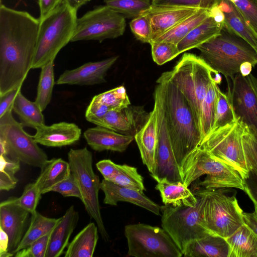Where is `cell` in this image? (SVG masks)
Masks as SVG:
<instances>
[{"mask_svg":"<svg viewBox=\"0 0 257 257\" xmlns=\"http://www.w3.org/2000/svg\"><path fill=\"white\" fill-rule=\"evenodd\" d=\"M18 182L15 176H11L0 173V190L9 191L14 189Z\"/></svg>","mask_w":257,"mask_h":257,"instance_id":"54","label":"cell"},{"mask_svg":"<svg viewBox=\"0 0 257 257\" xmlns=\"http://www.w3.org/2000/svg\"><path fill=\"white\" fill-rule=\"evenodd\" d=\"M245 223L257 234V217L254 212H243Z\"/></svg>","mask_w":257,"mask_h":257,"instance_id":"56","label":"cell"},{"mask_svg":"<svg viewBox=\"0 0 257 257\" xmlns=\"http://www.w3.org/2000/svg\"><path fill=\"white\" fill-rule=\"evenodd\" d=\"M244 190L249 198L257 202V176L249 172L248 177L244 180Z\"/></svg>","mask_w":257,"mask_h":257,"instance_id":"53","label":"cell"},{"mask_svg":"<svg viewBox=\"0 0 257 257\" xmlns=\"http://www.w3.org/2000/svg\"><path fill=\"white\" fill-rule=\"evenodd\" d=\"M51 232L34 241L15 254L16 257H45Z\"/></svg>","mask_w":257,"mask_h":257,"instance_id":"47","label":"cell"},{"mask_svg":"<svg viewBox=\"0 0 257 257\" xmlns=\"http://www.w3.org/2000/svg\"><path fill=\"white\" fill-rule=\"evenodd\" d=\"M41 169L35 182L42 194L50 192L53 187L66 179L71 173L68 162L61 158L49 160Z\"/></svg>","mask_w":257,"mask_h":257,"instance_id":"31","label":"cell"},{"mask_svg":"<svg viewBox=\"0 0 257 257\" xmlns=\"http://www.w3.org/2000/svg\"><path fill=\"white\" fill-rule=\"evenodd\" d=\"M152 56L154 61L162 65L180 54L177 45L166 42H151Z\"/></svg>","mask_w":257,"mask_h":257,"instance_id":"42","label":"cell"},{"mask_svg":"<svg viewBox=\"0 0 257 257\" xmlns=\"http://www.w3.org/2000/svg\"><path fill=\"white\" fill-rule=\"evenodd\" d=\"M64 0H39L40 9L39 20H41L61 5Z\"/></svg>","mask_w":257,"mask_h":257,"instance_id":"52","label":"cell"},{"mask_svg":"<svg viewBox=\"0 0 257 257\" xmlns=\"http://www.w3.org/2000/svg\"><path fill=\"white\" fill-rule=\"evenodd\" d=\"M108 6L125 18L134 19L151 6L150 0H104Z\"/></svg>","mask_w":257,"mask_h":257,"instance_id":"39","label":"cell"},{"mask_svg":"<svg viewBox=\"0 0 257 257\" xmlns=\"http://www.w3.org/2000/svg\"><path fill=\"white\" fill-rule=\"evenodd\" d=\"M231 103L236 120L257 133V78L236 74L231 79Z\"/></svg>","mask_w":257,"mask_h":257,"instance_id":"15","label":"cell"},{"mask_svg":"<svg viewBox=\"0 0 257 257\" xmlns=\"http://www.w3.org/2000/svg\"><path fill=\"white\" fill-rule=\"evenodd\" d=\"M64 1L76 10L88 2L87 0H64Z\"/></svg>","mask_w":257,"mask_h":257,"instance_id":"57","label":"cell"},{"mask_svg":"<svg viewBox=\"0 0 257 257\" xmlns=\"http://www.w3.org/2000/svg\"><path fill=\"white\" fill-rule=\"evenodd\" d=\"M157 110L154 104L150 117L144 126L135 136L142 160L150 173L153 171L157 142Z\"/></svg>","mask_w":257,"mask_h":257,"instance_id":"26","label":"cell"},{"mask_svg":"<svg viewBox=\"0 0 257 257\" xmlns=\"http://www.w3.org/2000/svg\"><path fill=\"white\" fill-rule=\"evenodd\" d=\"M9 238L7 233L0 228V257L13 256L9 252Z\"/></svg>","mask_w":257,"mask_h":257,"instance_id":"55","label":"cell"},{"mask_svg":"<svg viewBox=\"0 0 257 257\" xmlns=\"http://www.w3.org/2000/svg\"><path fill=\"white\" fill-rule=\"evenodd\" d=\"M211 11V15L177 44L180 54L197 48L220 32L224 23L223 13L218 6Z\"/></svg>","mask_w":257,"mask_h":257,"instance_id":"22","label":"cell"},{"mask_svg":"<svg viewBox=\"0 0 257 257\" xmlns=\"http://www.w3.org/2000/svg\"><path fill=\"white\" fill-rule=\"evenodd\" d=\"M157 82L171 145L180 168L202 141L200 127L188 102L164 72Z\"/></svg>","mask_w":257,"mask_h":257,"instance_id":"2","label":"cell"},{"mask_svg":"<svg viewBox=\"0 0 257 257\" xmlns=\"http://www.w3.org/2000/svg\"><path fill=\"white\" fill-rule=\"evenodd\" d=\"M77 10L63 2L40 20L32 69L54 61L59 51L71 42L77 19Z\"/></svg>","mask_w":257,"mask_h":257,"instance_id":"5","label":"cell"},{"mask_svg":"<svg viewBox=\"0 0 257 257\" xmlns=\"http://www.w3.org/2000/svg\"><path fill=\"white\" fill-rule=\"evenodd\" d=\"M197 189L193 193L198 201L194 206L165 205L161 208L162 227L182 253L190 242L212 234L203 225L201 214L205 196Z\"/></svg>","mask_w":257,"mask_h":257,"instance_id":"7","label":"cell"},{"mask_svg":"<svg viewBox=\"0 0 257 257\" xmlns=\"http://www.w3.org/2000/svg\"><path fill=\"white\" fill-rule=\"evenodd\" d=\"M51 191L58 192L65 197H74L80 200L82 199V195L77 183L71 173L66 179L53 187L50 190Z\"/></svg>","mask_w":257,"mask_h":257,"instance_id":"48","label":"cell"},{"mask_svg":"<svg viewBox=\"0 0 257 257\" xmlns=\"http://www.w3.org/2000/svg\"><path fill=\"white\" fill-rule=\"evenodd\" d=\"M83 135L90 148L98 152H122L135 140L133 137L122 135L99 125L87 129Z\"/></svg>","mask_w":257,"mask_h":257,"instance_id":"23","label":"cell"},{"mask_svg":"<svg viewBox=\"0 0 257 257\" xmlns=\"http://www.w3.org/2000/svg\"><path fill=\"white\" fill-rule=\"evenodd\" d=\"M244 124L237 120L211 131L198 147L235 170L243 180L249 176L242 143Z\"/></svg>","mask_w":257,"mask_h":257,"instance_id":"10","label":"cell"},{"mask_svg":"<svg viewBox=\"0 0 257 257\" xmlns=\"http://www.w3.org/2000/svg\"><path fill=\"white\" fill-rule=\"evenodd\" d=\"M200 57L214 71L231 79L241 66L257 64V51L246 40L224 23L220 32L197 48Z\"/></svg>","mask_w":257,"mask_h":257,"instance_id":"3","label":"cell"},{"mask_svg":"<svg viewBox=\"0 0 257 257\" xmlns=\"http://www.w3.org/2000/svg\"><path fill=\"white\" fill-rule=\"evenodd\" d=\"M13 110L19 117L24 126L36 129L45 123L42 111L35 102L25 97L20 91L13 105Z\"/></svg>","mask_w":257,"mask_h":257,"instance_id":"34","label":"cell"},{"mask_svg":"<svg viewBox=\"0 0 257 257\" xmlns=\"http://www.w3.org/2000/svg\"><path fill=\"white\" fill-rule=\"evenodd\" d=\"M229 245L225 238L209 234L193 241L183 252L186 257H228Z\"/></svg>","mask_w":257,"mask_h":257,"instance_id":"27","label":"cell"},{"mask_svg":"<svg viewBox=\"0 0 257 257\" xmlns=\"http://www.w3.org/2000/svg\"><path fill=\"white\" fill-rule=\"evenodd\" d=\"M40 21L0 6V95L22 85L32 68Z\"/></svg>","mask_w":257,"mask_h":257,"instance_id":"1","label":"cell"},{"mask_svg":"<svg viewBox=\"0 0 257 257\" xmlns=\"http://www.w3.org/2000/svg\"><path fill=\"white\" fill-rule=\"evenodd\" d=\"M96 167L103 176L104 179L111 182L118 171L117 164L109 159L99 161L96 164Z\"/></svg>","mask_w":257,"mask_h":257,"instance_id":"50","label":"cell"},{"mask_svg":"<svg viewBox=\"0 0 257 257\" xmlns=\"http://www.w3.org/2000/svg\"><path fill=\"white\" fill-rule=\"evenodd\" d=\"M150 115V112H147L143 106L130 104L119 110L109 111L102 117L90 122L135 138L147 123Z\"/></svg>","mask_w":257,"mask_h":257,"instance_id":"16","label":"cell"},{"mask_svg":"<svg viewBox=\"0 0 257 257\" xmlns=\"http://www.w3.org/2000/svg\"><path fill=\"white\" fill-rule=\"evenodd\" d=\"M118 56L96 62H89L72 70H66L59 77L56 84L92 85L105 82L107 72Z\"/></svg>","mask_w":257,"mask_h":257,"instance_id":"18","label":"cell"},{"mask_svg":"<svg viewBox=\"0 0 257 257\" xmlns=\"http://www.w3.org/2000/svg\"><path fill=\"white\" fill-rule=\"evenodd\" d=\"M30 214L16 203L14 197L0 204V228L8 235L9 252L13 255L28 229Z\"/></svg>","mask_w":257,"mask_h":257,"instance_id":"17","label":"cell"},{"mask_svg":"<svg viewBox=\"0 0 257 257\" xmlns=\"http://www.w3.org/2000/svg\"><path fill=\"white\" fill-rule=\"evenodd\" d=\"M59 220L44 216L36 211L31 214L29 226L19 245L17 251L28 246L34 241L50 233Z\"/></svg>","mask_w":257,"mask_h":257,"instance_id":"35","label":"cell"},{"mask_svg":"<svg viewBox=\"0 0 257 257\" xmlns=\"http://www.w3.org/2000/svg\"><path fill=\"white\" fill-rule=\"evenodd\" d=\"M218 84L212 81L203 100L201 115V132L202 140L212 130L216 113Z\"/></svg>","mask_w":257,"mask_h":257,"instance_id":"36","label":"cell"},{"mask_svg":"<svg viewBox=\"0 0 257 257\" xmlns=\"http://www.w3.org/2000/svg\"><path fill=\"white\" fill-rule=\"evenodd\" d=\"M33 136L35 141L42 145L61 147L72 145L77 142L81 130L74 123L60 122L50 125L45 124L36 129Z\"/></svg>","mask_w":257,"mask_h":257,"instance_id":"21","label":"cell"},{"mask_svg":"<svg viewBox=\"0 0 257 257\" xmlns=\"http://www.w3.org/2000/svg\"><path fill=\"white\" fill-rule=\"evenodd\" d=\"M257 36V0H231Z\"/></svg>","mask_w":257,"mask_h":257,"instance_id":"45","label":"cell"},{"mask_svg":"<svg viewBox=\"0 0 257 257\" xmlns=\"http://www.w3.org/2000/svg\"><path fill=\"white\" fill-rule=\"evenodd\" d=\"M100 189L104 194V204L116 206L119 202H126L147 209L156 215H160L161 206L144 193L105 179L100 183Z\"/></svg>","mask_w":257,"mask_h":257,"instance_id":"20","label":"cell"},{"mask_svg":"<svg viewBox=\"0 0 257 257\" xmlns=\"http://www.w3.org/2000/svg\"><path fill=\"white\" fill-rule=\"evenodd\" d=\"M13 107L0 117V140L5 143L7 155L30 166L41 168L48 162L45 152L24 125L12 115Z\"/></svg>","mask_w":257,"mask_h":257,"instance_id":"12","label":"cell"},{"mask_svg":"<svg viewBox=\"0 0 257 257\" xmlns=\"http://www.w3.org/2000/svg\"><path fill=\"white\" fill-rule=\"evenodd\" d=\"M20 91L21 87H19L0 95V117L13 107L15 98Z\"/></svg>","mask_w":257,"mask_h":257,"instance_id":"51","label":"cell"},{"mask_svg":"<svg viewBox=\"0 0 257 257\" xmlns=\"http://www.w3.org/2000/svg\"></svg>","mask_w":257,"mask_h":257,"instance_id":"60","label":"cell"},{"mask_svg":"<svg viewBox=\"0 0 257 257\" xmlns=\"http://www.w3.org/2000/svg\"><path fill=\"white\" fill-rule=\"evenodd\" d=\"M20 170V161L7 155L0 156V172L11 176Z\"/></svg>","mask_w":257,"mask_h":257,"instance_id":"49","label":"cell"},{"mask_svg":"<svg viewBox=\"0 0 257 257\" xmlns=\"http://www.w3.org/2000/svg\"><path fill=\"white\" fill-rule=\"evenodd\" d=\"M242 143L247 168L249 172L257 176V133L254 130L245 124Z\"/></svg>","mask_w":257,"mask_h":257,"instance_id":"41","label":"cell"},{"mask_svg":"<svg viewBox=\"0 0 257 257\" xmlns=\"http://www.w3.org/2000/svg\"><path fill=\"white\" fill-rule=\"evenodd\" d=\"M211 14V10L200 9L152 42H166L177 44L193 29L202 23Z\"/></svg>","mask_w":257,"mask_h":257,"instance_id":"33","label":"cell"},{"mask_svg":"<svg viewBox=\"0 0 257 257\" xmlns=\"http://www.w3.org/2000/svg\"><path fill=\"white\" fill-rule=\"evenodd\" d=\"M125 27L123 16L106 5L96 6L77 18L71 42L95 40L101 42L122 36Z\"/></svg>","mask_w":257,"mask_h":257,"instance_id":"13","label":"cell"},{"mask_svg":"<svg viewBox=\"0 0 257 257\" xmlns=\"http://www.w3.org/2000/svg\"><path fill=\"white\" fill-rule=\"evenodd\" d=\"M99 238L98 227L90 222L69 243L65 257H92Z\"/></svg>","mask_w":257,"mask_h":257,"instance_id":"32","label":"cell"},{"mask_svg":"<svg viewBox=\"0 0 257 257\" xmlns=\"http://www.w3.org/2000/svg\"><path fill=\"white\" fill-rule=\"evenodd\" d=\"M225 239L228 257H257V234L245 223Z\"/></svg>","mask_w":257,"mask_h":257,"instance_id":"28","label":"cell"},{"mask_svg":"<svg viewBox=\"0 0 257 257\" xmlns=\"http://www.w3.org/2000/svg\"><path fill=\"white\" fill-rule=\"evenodd\" d=\"M128 255L135 257H181L183 253L163 228L144 223L124 227Z\"/></svg>","mask_w":257,"mask_h":257,"instance_id":"11","label":"cell"},{"mask_svg":"<svg viewBox=\"0 0 257 257\" xmlns=\"http://www.w3.org/2000/svg\"><path fill=\"white\" fill-rule=\"evenodd\" d=\"M41 195L35 182L27 184L22 195L19 198L15 197V201L19 205L33 214L37 211L36 208Z\"/></svg>","mask_w":257,"mask_h":257,"instance_id":"43","label":"cell"},{"mask_svg":"<svg viewBox=\"0 0 257 257\" xmlns=\"http://www.w3.org/2000/svg\"><path fill=\"white\" fill-rule=\"evenodd\" d=\"M200 9L152 4L148 9L141 14L145 15L149 19L153 33V41Z\"/></svg>","mask_w":257,"mask_h":257,"instance_id":"19","label":"cell"},{"mask_svg":"<svg viewBox=\"0 0 257 257\" xmlns=\"http://www.w3.org/2000/svg\"><path fill=\"white\" fill-rule=\"evenodd\" d=\"M155 188L160 192L165 205L194 206L197 203V197L181 182L163 180L157 183Z\"/></svg>","mask_w":257,"mask_h":257,"instance_id":"30","label":"cell"},{"mask_svg":"<svg viewBox=\"0 0 257 257\" xmlns=\"http://www.w3.org/2000/svg\"><path fill=\"white\" fill-rule=\"evenodd\" d=\"M254 204V212L257 217V202L253 199L250 198Z\"/></svg>","mask_w":257,"mask_h":257,"instance_id":"58","label":"cell"},{"mask_svg":"<svg viewBox=\"0 0 257 257\" xmlns=\"http://www.w3.org/2000/svg\"><path fill=\"white\" fill-rule=\"evenodd\" d=\"M157 110V142L151 176L157 182L166 180L181 182L180 167L175 158L166 122L160 89L158 85L154 93Z\"/></svg>","mask_w":257,"mask_h":257,"instance_id":"14","label":"cell"},{"mask_svg":"<svg viewBox=\"0 0 257 257\" xmlns=\"http://www.w3.org/2000/svg\"><path fill=\"white\" fill-rule=\"evenodd\" d=\"M198 188L205 196L201 214L203 225L211 233L226 238L245 223L235 195H228L223 188Z\"/></svg>","mask_w":257,"mask_h":257,"instance_id":"8","label":"cell"},{"mask_svg":"<svg viewBox=\"0 0 257 257\" xmlns=\"http://www.w3.org/2000/svg\"><path fill=\"white\" fill-rule=\"evenodd\" d=\"M78 220V212L71 205L51 232L45 257H59L63 253Z\"/></svg>","mask_w":257,"mask_h":257,"instance_id":"25","label":"cell"},{"mask_svg":"<svg viewBox=\"0 0 257 257\" xmlns=\"http://www.w3.org/2000/svg\"><path fill=\"white\" fill-rule=\"evenodd\" d=\"M68 160L71 173L73 175L82 195L81 201L91 218L96 222L102 239L108 241L109 237L101 215L98 199L100 182L94 172L92 153L86 147L70 149Z\"/></svg>","mask_w":257,"mask_h":257,"instance_id":"9","label":"cell"},{"mask_svg":"<svg viewBox=\"0 0 257 257\" xmlns=\"http://www.w3.org/2000/svg\"><path fill=\"white\" fill-rule=\"evenodd\" d=\"M35 102L43 111L51 101L53 89L55 83L54 61H50L41 68Z\"/></svg>","mask_w":257,"mask_h":257,"instance_id":"37","label":"cell"},{"mask_svg":"<svg viewBox=\"0 0 257 257\" xmlns=\"http://www.w3.org/2000/svg\"><path fill=\"white\" fill-rule=\"evenodd\" d=\"M164 73L188 102L201 130L202 103L210 83H220L219 73L191 53L184 54L172 70Z\"/></svg>","mask_w":257,"mask_h":257,"instance_id":"4","label":"cell"},{"mask_svg":"<svg viewBox=\"0 0 257 257\" xmlns=\"http://www.w3.org/2000/svg\"><path fill=\"white\" fill-rule=\"evenodd\" d=\"M117 173L112 182L144 193L146 189L143 178L136 168L125 164H117Z\"/></svg>","mask_w":257,"mask_h":257,"instance_id":"40","label":"cell"},{"mask_svg":"<svg viewBox=\"0 0 257 257\" xmlns=\"http://www.w3.org/2000/svg\"><path fill=\"white\" fill-rule=\"evenodd\" d=\"M130 27L135 37L143 43H150L153 40V33L150 22L144 14L132 19Z\"/></svg>","mask_w":257,"mask_h":257,"instance_id":"44","label":"cell"},{"mask_svg":"<svg viewBox=\"0 0 257 257\" xmlns=\"http://www.w3.org/2000/svg\"><path fill=\"white\" fill-rule=\"evenodd\" d=\"M220 0H152V5L172 6L211 10L217 6Z\"/></svg>","mask_w":257,"mask_h":257,"instance_id":"46","label":"cell"},{"mask_svg":"<svg viewBox=\"0 0 257 257\" xmlns=\"http://www.w3.org/2000/svg\"><path fill=\"white\" fill-rule=\"evenodd\" d=\"M90 1V0H87V1H88H88Z\"/></svg>","mask_w":257,"mask_h":257,"instance_id":"59","label":"cell"},{"mask_svg":"<svg viewBox=\"0 0 257 257\" xmlns=\"http://www.w3.org/2000/svg\"><path fill=\"white\" fill-rule=\"evenodd\" d=\"M131 104L126 89L120 86L94 96L85 112L89 122L102 117L112 110H119Z\"/></svg>","mask_w":257,"mask_h":257,"instance_id":"24","label":"cell"},{"mask_svg":"<svg viewBox=\"0 0 257 257\" xmlns=\"http://www.w3.org/2000/svg\"><path fill=\"white\" fill-rule=\"evenodd\" d=\"M180 170L182 183L188 187L201 176L206 175L204 180L198 183L199 187L244 190V180L235 170L199 147L186 158Z\"/></svg>","mask_w":257,"mask_h":257,"instance_id":"6","label":"cell"},{"mask_svg":"<svg viewBox=\"0 0 257 257\" xmlns=\"http://www.w3.org/2000/svg\"><path fill=\"white\" fill-rule=\"evenodd\" d=\"M223 13L224 24L257 51V36L231 0H220L217 5Z\"/></svg>","mask_w":257,"mask_h":257,"instance_id":"29","label":"cell"},{"mask_svg":"<svg viewBox=\"0 0 257 257\" xmlns=\"http://www.w3.org/2000/svg\"><path fill=\"white\" fill-rule=\"evenodd\" d=\"M226 80L228 88L227 92H222L219 87L217 89L216 113L212 131L237 120L231 103L229 80Z\"/></svg>","mask_w":257,"mask_h":257,"instance_id":"38","label":"cell"}]
</instances>
